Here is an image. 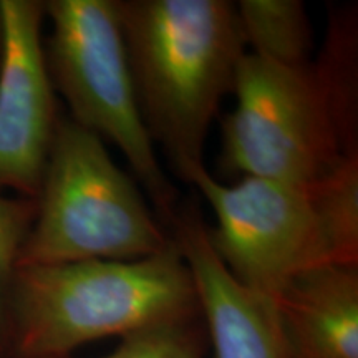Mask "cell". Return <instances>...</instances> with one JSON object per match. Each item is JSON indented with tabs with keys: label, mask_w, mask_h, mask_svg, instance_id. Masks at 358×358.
Masks as SVG:
<instances>
[{
	"label": "cell",
	"mask_w": 358,
	"mask_h": 358,
	"mask_svg": "<svg viewBox=\"0 0 358 358\" xmlns=\"http://www.w3.org/2000/svg\"><path fill=\"white\" fill-rule=\"evenodd\" d=\"M2 45H3V29H2V13H0V58H2Z\"/></svg>",
	"instance_id": "4fadbf2b"
},
{
	"label": "cell",
	"mask_w": 358,
	"mask_h": 358,
	"mask_svg": "<svg viewBox=\"0 0 358 358\" xmlns=\"http://www.w3.org/2000/svg\"><path fill=\"white\" fill-rule=\"evenodd\" d=\"M236 10L252 55L284 66L310 64L313 32L301 0H243Z\"/></svg>",
	"instance_id": "30bf717a"
},
{
	"label": "cell",
	"mask_w": 358,
	"mask_h": 358,
	"mask_svg": "<svg viewBox=\"0 0 358 358\" xmlns=\"http://www.w3.org/2000/svg\"><path fill=\"white\" fill-rule=\"evenodd\" d=\"M357 6L330 8L319 57L284 66L245 53L222 120V169L310 187L358 156Z\"/></svg>",
	"instance_id": "6da1fadb"
},
{
	"label": "cell",
	"mask_w": 358,
	"mask_h": 358,
	"mask_svg": "<svg viewBox=\"0 0 358 358\" xmlns=\"http://www.w3.org/2000/svg\"><path fill=\"white\" fill-rule=\"evenodd\" d=\"M45 62L69 118L120 148L163 221L179 206L138 106L116 0H48Z\"/></svg>",
	"instance_id": "5b68a950"
},
{
	"label": "cell",
	"mask_w": 358,
	"mask_h": 358,
	"mask_svg": "<svg viewBox=\"0 0 358 358\" xmlns=\"http://www.w3.org/2000/svg\"><path fill=\"white\" fill-rule=\"evenodd\" d=\"M211 206L208 224L214 252L237 282L274 303L287 282L306 268L348 262L325 216L317 186L261 178L217 181L206 168L192 174Z\"/></svg>",
	"instance_id": "8992f818"
},
{
	"label": "cell",
	"mask_w": 358,
	"mask_h": 358,
	"mask_svg": "<svg viewBox=\"0 0 358 358\" xmlns=\"http://www.w3.org/2000/svg\"><path fill=\"white\" fill-rule=\"evenodd\" d=\"M141 120L185 182L204 168L222 98L245 42L227 0H116Z\"/></svg>",
	"instance_id": "7a4b0ae2"
},
{
	"label": "cell",
	"mask_w": 358,
	"mask_h": 358,
	"mask_svg": "<svg viewBox=\"0 0 358 358\" xmlns=\"http://www.w3.org/2000/svg\"><path fill=\"white\" fill-rule=\"evenodd\" d=\"M274 306L290 358H358V266L306 268Z\"/></svg>",
	"instance_id": "9c48e42d"
},
{
	"label": "cell",
	"mask_w": 358,
	"mask_h": 358,
	"mask_svg": "<svg viewBox=\"0 0 358 358\" xmlns=\"http://www.w3.org/2000/svg\"><path fill=\"white\" fill-rule=\"evenodd\" d=\"M199 313L194 280L173 239L136 261L17 267L10 358H69L96 340L124 338Z\"/></svg>",
	"instance_id": "3957f363"
},
{
	"label": "cell",
	"mask_w": 358,
	"mask_h": 358,
	"mask_svg": "<svg viewBox=\"0 0 358 358\" xmlns=\"http://www.w3.org/2000/svg\"><path fill=\"white\" fill-rule=\"evenodd\" d=\"M208 348V330L199 313L128 335L103 358H204Z\"/></svg>",
	"instance_id": "7c38bea8"
},
{
	"label": "cell",
	"mask_w": 358,
	"mask_h": 358,
	"mask_svg": "<svg viewBox=\"0 0 358 358\" xmlns=\"http://www.w3.org/2000/svg\"><path fill=\"white\" fill-rule=\"evenodd\" d=\"M37 216V201L0 194V358H10V294L19 256Z\"/></svg>",
	"instance_id": "8fae6325"
},
{
	"label": "cell",
	"mask_w": 358,
	"mask_h": 358,
	"mask_svg": "<svg viewBox=\"0 0 358 358\" xmlns=\"http://www.w3.org/2000/svg\"><path fill=\"white\" fill-rule=\"evenodd\" d=\"M168 226L194 280L214 358H290L275 306L227 271L198 203L179 204Z\"/></svg>",
	"instance_id": "ba28073f"
},
{
	"label": "cell",
	"mask_w": 358,
	"mask_h": 358,
	"mask_svg": "<svg viewBox=\"0 0 358 358\" xmlns=\"http://www.w3.org/2000/svg\"><path fill=\"white\" fill-rule=\"evenodd\" d=\"M0 191L38 198L58 120L42 40L43 2L0 0Z\"/></svg>",
	"instance_id": "52a82bcc"
},
{
	"label": "cell",
	"mask_w": 358,
	"mask_h": 358,
	"mask_svg": "<svg viewBox=\"0 0 358 358\" xmlns=\"http://www.w3.org/2000/svg\"><path fill=\"white\" fill-rule=\"evenodd\" d=\"M169 244V231L101 138L60 116L19 267L136 261Z\"/></svg>",
	"instance_id": "277c9868"
}]
</instances>
